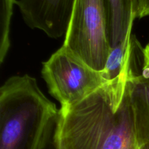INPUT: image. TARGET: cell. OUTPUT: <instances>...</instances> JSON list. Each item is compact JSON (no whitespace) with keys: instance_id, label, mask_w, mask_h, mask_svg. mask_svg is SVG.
I'll use <instances>...</instances> for the list:
<instances>
[{"instance_id":"1","label":"cell","mask_w":149,"mask_h":149,"mask_svg":"<svg viewBox=\"0 0 149 149\" xmlns=\"http://www.w3.org/2000/svg\"><path fill=\"white\" fill-rule=\"evenodd\" d=\"M131 58L119 77L60 111L55 149L141 148L131 100Z\"/></svg>"},{"instance_id":"2","label":"cell","mask_w":149,"mask_h":149,"mask_svg":"<svg viewBox=\"0 0 149 149\" xmlns=\"http://www.w3.org/2000/svg\"><path fill=\"white\" fill-rule=\"evenodd\" d=\"M60 116L36 79L10 77L0 88V149H48L55 144Z\"/></svg>"},{"instance_id":"3","label":"cell","mask_w":149,"mask_h":149,"mask_svg":"<svg viewBox=\"0 0 149 149\" xmlns=\"http://www.w3.org/2000/svg\"><path fill=\"white\" fill-rule=\"evenodd\" d=\"M42 76L49 93L65 112L87 98L110 80L104 70L94 69L63 45L43 63Z\"/></svg>"},{"instance_id":"4","label":"cell","mask_w":149,"mask_h":149,"mask_svg":"<svg viewBox=\"0 0 149 149\" xmlns=\"http://www.w3.org/2000/svg\"><path fill=\"white\" fill-rule=\"evenodd\" d=\"M63 45L94 69H104L111 49L104 0H76Z\"/></svg>"},{"instance_id":"5","label":"cell","mask_w":149,"mask_h":149,"mask_svg":"<svg viewBox=\"0 0 149 149\" xmlns=\"http://www.w3.org/2000/svg\"><path fill=\"white\" fill-rule=\"evenodd\" d=\"M76 0H16L23 20L32 29H39L49 37L65 35Z\"/></svg>"},{"instance_id":"6","label":"cell","mask_w":149,"mask_h":149,"mask_svg":"<svg viewBox=\"0 0 149 149\" xmlns=\"http://www.w3.org/2000/svg\"><path fill=\"white\" fill-rule=\"evenodd\" d=\"M130 92L138 140L142 146L149 144V71L134 74Z\"/></svg>"},{"instance_id":"7","label":"cell","mask_w":149,"mask_h":149,"mask_svg":"<svg viewBox=\"0 0 149 149\" xmlns=\"http://www.w3.org/2000/svg\"><path fill=\"white\" fill-rule=\"evenodd\" d=\"M111 45L122 42L137 18V0H104Z\"/></svg>"},{"instance_id":"8","label":"cell","mask_w":149,"mask_h":149,"mask_svg":"<svg viewBox=\"0 0 149 149\" xmlns=\"http://www.w3.org/2000/svg\"><path fill=\"white\" fill-rule=\"evenodd\" d=\"M130 29L128 31L125 39L112 47L109 52L104 71L108 80L114 79L119 77L123 71L128 60L132 57V45L131 42Z\"/></svg>"},{"instance_id":"9","label":"cell","mask_w":149,"mask_h":149,"mask_svg":"<svg viewBox=\"0 0 149 149\" xmlns=\"http://www.w3.org/2000/svg\"><path fill=\"white\" fill-rule=\"evenodd\" d=\"M16 0H1L0 10V63L4 62L10 47V26Z\"/></svg>"},{"instance_id":"10","label":"cell","mask_w":149,"mask_h":149,"mask_svg":"<svg viewBox=\"0 0 149 149\" xmlns=\"http://www.w3.org/2000/svg\"><path fill=\"white\" fill-rule=\"evenodd\" d=\"M149 16V0H137V17Z\"/></svg>"},{"instance_id":"11","label":"cell","mask_w":149,"mask_h":149,"mask_svg":"<svg viewBox=\"0 0 149 149\" xmlns=\"http://www.w3.org/2000/svg\"><path fill=\"white\" fill-rule=\"evenodd\" d=\"M143 67L142 71H149V42L142 50Z\"/></svg>"},{"instance_id":"12","label":"cell","mask_w":149,"mask_h":149,"mask_svg":"<svg viewBox=\"0 0 149 149\" xmlns=\"http://www.w3.org/2000/svg\"><path fill=\"white\" fill-rule=\"evenodd\" d=\"M141 149H149L148 145V144H145V145H143L142 147H141Z\"/></svg>"},{"instance_id":"13","label":"cell","mask_w":149,"mask_h":149,"mask_svg":"<svg viewBox=\"0 0 149 149\" xmlns=\"http://www.w3.org/2000/svg\"><path fill=\"white\" fill-rule=\"evenodd\" d=\"M148 146H149V144H148Z\"/></svg>"}]
</instances>
